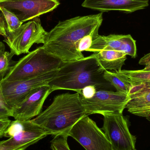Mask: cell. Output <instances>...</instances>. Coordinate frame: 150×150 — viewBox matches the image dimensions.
Segmentation results:
<instances>
[{
	"mask_svg": "<svg viewBox=\"0 0 150 150\" xmlns=\"http://www.w3.org/2000/svg\"></svg>",
	"mask_w": 150,
	"mask_h": 150,
	"instance_id": "cell-31",
	"label": "cell"
},
{
	"mask_svg": "<svg viewBox=\"0 0 150 150\" xmlns=\"http://www.w3.org/2000/svg\"><path fill=\"white\" fill-rule=\"evenodd\" d=\"M23 24L14 14L0 7V35L5 38L16 31Z\"/></svg>",
	"mask_w": 150,
	"mask_h": 150,
	"instance_id": "cell-17",
	"label": "cell"
},
{
	"mask_svg": "<svg viewBox=\"0 0 150 150\" xmlns=\"http://www.w3.org/2000/svg\"><path fill=\"white\" fill-rule=\"evenodd\" d=\"M139 64L145 66L143 70L144 71H150V53L145 54L139 62Z\"/></svg>",
	"mask_w": 150,
	"mask_h": 150,
	"instance_id": "cell-27",
	"label": "cell"
},
{
	"mask_svg": "<svg viewBox=\"0 0 150 150\" xmlns=\"http://www.w3.org/2000/svg\"><path fill=\"white\" fill-rule=\"evenodd\" d=\"M86 115L79 93L57 95L51 105L32 121L41 127L47 135L67 134L79 120Z\"/></svg>",
	"mask_w": 150,
	"mask_h": 150,
	"instance_id": "cell-3",
	"label": "cell"
},
{
	"mask_svg": "<svg viewBox=\"0 0 150 150\" xmlns=\"http://www.w3.org/2000/svg\"><path fill=\"white\" fill-rule=\"evenodd\" d=\"M41 127L30 120L11 121L4 136L8 140L0 142L4 150H25L47 136Z\"/></svg>",
	"mask_w": 150,
	"mask_h": 150,
	"instance_id": "cell-5",
	"label": "cell"
},
{
	"mask_svg": "<svg viewBox=\"0 0 150 150\" xmlns=\"http://www.w3.org/2000/svg\"><path fill=\"white\" fill-rule=\"evenodd\" d=\"M94 53L101 67L108 71L122 70L127 59L124 53L114 50H101Z\"/></svg>",
	"mask_w": 150,
	"mask_h": 150,
	"instance_id": "cell-15",
	"label": "cell"
},
{
	"mask_svg": "<svg viewBox=\"0 0 150 150\" xmlns=\"http://www.w3.org/2000/svg\"><path fill=\"white\" fill-rule=\"evenodd\" d=\"M150 92V81H145L132 85L128 95L131 99Z\"/></svg>",
	"mask_w": 150,
	"mask_h": 150,
	"instance_id": "cell-22",
	"label": "cell"
},
{
	"mask_svg": "<svg viewBox=\"0 0 150 150\" xmlns=\"http://www.w3.org/2000/svg\"><path fill=\"white\" fill-rule=\"evenodd\" d=\"M105 71L93 53L79 60L63 62L48 85L52 91L69 90L78 93L91 85L95 86L97 91H111L114 87L104 78Z\"/></svg>",
	"mask_w": 150,
	"mask_h": 150,
	"instance_id": "cell-2",
	"label": "cell"
},
{
	"mask_svg": "<svg viewBox=\"0 0 150 150\" xmlns=\"http://www.w3.org/2000/svg\"><path fill=\"white\" fill-rule=\"evenodd\" d=\"M103 21V12H100L60 21L47 32L42 47L47 53L63 62L79 60L84 57L77 50V44L86 35L97 38Z\"/></svg>",
	"mask_w": 150,
	"mask_h": 150,
	"instance_id": "cell-1",
	"label": "cell"
},
{
	"mask_svg": "<svg viewBox=\"0 0 150 150\" xmlns=\"http://www.w3.org/2000/svg\"><path fill=\"white\" fill-rule=\"evenodd\" d=\"M0 150H4L2 148L1 146V145H0Z\"/></svg>",
	"mask_w": 150,
	"mask_h": 150,
	"instance_id": "cell-30",
	"label": "cell"
},
{
	"mask_svg": "<svg viewBox=\"0 0 150 150\" xmlns=\"http://www.w3.org/2000/svg\"><path fill=\"white\" fill-rule=\"evenodd\" d=\"M67 134L86 150H113L104 132L88 115L79 120Z\"/></svg>",
	"mask_w": 150,
	"mask_h": 150,
	"instance_id": "cell-9",
	"label": "cell"
},
{
	"mask_svg": "<svg viewBox=\"0 0 150 150\" xmlns=\"http://www.w3.org/2000/svg\"><path fill=\"white\" fill-rule=\"evenodd\" d=\"M102 129L113 150H135L136 137L130 133L127 120L122 114L103 115Z\"/></svg>",
	"mask_w": 150,
	"mask_h": 150,
	"instance_id": "cell-10",
	"label": "cell"
},
{
	"mask_svg": "<svg viewBox=\"0 0 150 150\" xmlns=\"http://www.w3.org/2000/svg\"><path fill=\"white\" fill-rule=\"evenodd\" d=\"M67 134L55 136L51 142L52 150H71L68 143Z\"/></svg>",
	"mask_w": 150,
	"mask_h": 150,
	"instance_id": "cell-21",
	"label": "cell"
},
{
	"mask_svg": "<svg viewBox=\"0 0 150 150\" xmlns=\"http://www.w3.org/2000/svg\"><path fill=\"white\" fill-rule=\"evenodd\" d=\"M126 79L129 81L131 85L150 81V71L143 70H121L119 71Z\"/></svg>",
	"mask_w": 150,
	"mask_h": 150,
	"instance_id": "cell-19",
	"label": "cell"
},
{
	"mask_svg": "<svg viewBox=\"0 0 150 150\" xmlns=\"http://www.w3.org/2000/svg\"><path fill=\"white\" fill-rule=\"evenodd\" d=\"M47 32L38 17L22 24L16 31L4 38L11 51L16 55L27 54L34 44L45 43Z\"/></svg>",
	"mask_w": 150,
	"mask_h": 150,
	"instance_id": "cell-7",
	"label": "cell"
},
{
	"mask_svg": "<svg viewBox=\"0 0 150 150\" xmlns=\"http://www.w3.org/2000/svg\"><path fill=\"white\" fill-rule=\"evenodd\" d=\"M11 122L8 118L0 119V137L4 136L5 131Z\"/></svg>",
	"mask_w": 150,
	"mask_h": 150,
	"instance_id": "cell-26",
	"label": "cell"
},
{
	"mask_svg": "<svg viewBox=\"0 0 150 150\" xmlns=\"http://www.w3.org/2000/svg\"><path fill=\"white\" fill-rule=\"evenodd\" d=\"M149 6V0H84L83 8L100 12L117 11L130 13L144 9Z\"/></svg>",
	"mask_w": 150,
	"mask_h": 150,
	"instance_id": "cell-14",
	"label": "cell"
},
{
	"mask_svg": "<svg viewBox=\"0 0 150 150\" xmlns=\"http://www.w3.org/2000/svg\"><path fill=\"white\" fill-rule=\"evenodd\" d=\"M58 70L27 79L1 81L0 83L3 94L12 111L36 89L43 86L48 85L56 76Z\"/></svg>",
	"mask_w": 150,
	"mask_h": 150,
	"instance_id": "cell-6",
	"label": "cell"
},
{
	"mask_svg": "<svg viewBox=\"0 0 150 150\" xmlns=\"http://www.w3.org/2000/svg\"><path fill=\"white\" fill-rule=\"evenodd\" d=\"M104 77L116 89V91L128 95L132 85L119 71L112 72L105 70Z\"/></svg>",
	"mask_w": 150,
	"mask_h": 150,
	"instance_id": "cell-18",
	"label": "cell"
},
{
	"mask_svg": "<svg viewBox=\"0 0 150 150\" xmlns=\"http://www.w3.org/2000/svg\"><path fill=\"white\" fill-rule=\"evenodd\" d=\"M4 50H5V46L2 42L0 41V52Z\"/></svg>",
	"mask_w": 150,
	"mask_h": 150,
	"instance_id": "cell-28",
	"label": "cell"
},
{
	"mask_svg": "<svg viewBox=\"0 0 150 150\" xmlns=\"http://www.w3.org/2000/svg\"><path fill=\"white\" fill-rule=\"evenodd\" d=\"M52 92L49 85L43 86L36 89L13 109L12 117L18 120H32L41 112L46 99Z\"/></svg>",
	"mask_w": 150,
	"mask_h": 150,
	"instance_id": "cell-13",
	"label": "cell"
},
{
	"mask_svg": "<svg viewBox=\"0 0 150 150\" xmlns=\"http://www.w3.org/2000/svg\"><path fill=\"white\" fill-rule=\"evenodd\" d=\"M1 81H0L1 83ZM12 109L8 105L2 92L0 83V119L12 117Z\"/></svg>",
	"mask_w": 150,
	"mask_h": 150,
	"instance_id": "cell-23",
	"label": "cell"
},
{
	"mask_svg": "<svg viewBox=\"0 0 150 150\" xmlns=\"http://www.w3.org/2000/svg\"><path fill=\"white\" fill-rule=\"evenodd\" d=\"M96 38L93 35H88L81 39L76 45L77 50L79 52L83 53L84 51H86L91 47L93 40Z\"/></svg>",
	"mask_w": 150,
	"mask_h": 150,
	"instance_id": "cell-24",
	"label": "cell"
},
{
	"mask_svg": "<svg viewBox=\"0 0 150 150\" xmlns=\"http://www.w3.org/2000/svg\"><path fill=\"white\" fill-rule=\"evenodd\" d=\"M63 63L61 60L47 53L42 46L16 62L1 81L31 78L58 70Z\"/></svg>",
	"mask_w": 150,
	"mask_h": 150,
	"instance_id": "cell-4",
	"label": "cell"
},
{
	"mask_svg": "<svg viewBox=\"0 0 150 150\" xmlns=\"http://www.w3.org/2000/svg\"><path fill=\"white\" fill-rule=\"evenodd\" d=\"M146 119H147V120H149L150 122V113L149 114V115L147 116Z\"/></svg>",
	"mask_w": 150,
	"mask_h": 150,
	"instance_id": "cell-29",
	"label": "cell"
},
{
	"mask_svg": "<svg viewBox=\"0 0 150 150\" xmlns=\"http://www.w3.org/2000/svg\"><path fill=\"white\" fill-rule=\"evenodd\" d=\"M80 96L81 103L86 115L98 114H122L130 100L127 94L107 90L97 91L91 98L86 99Z\"/></svg>",
	"mask_w": 150,
	"mask_h": 150,
	"instance_id": "cell-8",
	"label": "cell"
},
{
	"mask_svg": "<svg viewBox=\"0 0 150 150\" xmlns=\"http://www.w3.org/2000/svg\"><path fill=\"white\" fill-rule=\"evenodd\" d=\"M58 0H0L3 7L23 23L53 11L59 5Z\"/></svg>",
	"mask_w": 150,
	"mask_h": 150,
	"instance_id": "cell-11",
	"label": "cell"
},
{
	"mask_svg": "<svg viewBox=\"0 0 150 150\" xmlns=\"http://www.w3.org/2000/svg\"><path fill=\"white\" fill-rule=\"evenodd\" d=\"M101 50L119 51L135 58L137 56L136 41L129 34L98 35L93 40L87 52L95 53Z\"/></svg>",
	"mask_w": 150,
	"mask_h": 150,
	"instance_id": "cell-12",
	"label": "cell"
},
{
	"mask_svg": "<svg viewBox=\"0 0 150 150\" xmlns=\"http://www.w3.org/2000/svg\"><path fill=\"white\" fill-rule=\"evenodd\" d=\"M97 91V89L95 86L91 85L88 86L84 87L78 93L85 98L89 99L94 96Z\"/></svg>",
	"mask_w": 150,
	"mask_h": 150,
	"instance_id": "cell-25",
	"label": "cell"
},
{
	"mask_svg": "<svg viewBox=\"0 0 150 150\" xmlns=\"http://www.w3.org/2000/svg\"><path fill=\"white\" fill-rule=\"evenodd\" d=\"M126 108L133 114L146 118L150 113V92L130 99Z\"/></svg>",
	"mask_w": 150,
	"mask_h": 150,
	"instance_id": "cell-16",
	"label": "cell"
},
{
	"mask_svg": "<svg viewBox=\"0 0 150 150\" xmlns=\"http://www.w3.org/2000/svg\"><path fill=\"white\" fill-rule=\"evenodd\" d=\"M14 53L3 50L0 52V81H1L16 62L12 60Z\"/></svg>",
	"mask_w": 150,
	"mask_h": 150,
	"instance_id": "cell-20",
	"label": "cell"
},
{
	"mask_svg": "<svg viewBox=\"0 0 150 150\" xmlns=\"http://www.w3.org/2000/svg\"></svg>",
	"mask_w": 150,
	"mask_h": 150,
	"instance_id": "cell-32",
	"label": "cell"
}]
</instances>
